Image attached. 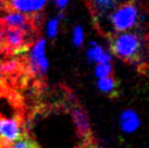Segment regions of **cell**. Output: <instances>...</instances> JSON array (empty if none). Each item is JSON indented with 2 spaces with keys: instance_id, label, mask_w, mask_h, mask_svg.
<instances>
[{
  "instance_id": "1",
  "label": "cell",
  "mask_w": 149,
  "mask_h": 148,
  "mask_svg": "<svg viewBox=\"0 0 149 148\" xmlns=\"http://www.w3.org/2000/svg\"><path fill=\"white\" fill-rule=\"evenodd\" d=\"M146 43V37L137 33H120L110 35V49L116 57L125 62L135 63L141 61L143 45Z\"/></svg>"
},
{
  "instance_id": "2",
  "label": "cell",
  "mask_w": 149,
  "mask_h": 148,
  "mask_svg": "<svg viewBox=\"0 0 149 148\" xmlns=\"http://www.w3.org/2000/svg\"><path fill=\"white\" fill-rule=\"evenodd\" d=\"M139 9L135 1L130 0L116 8L110 15L112 27L118 33H123L138 23Z\"/></svg>"
},
{
  "instance_id": "3",
  "label": "cell",
  "mask_w": 149,
  "mask_h": 148,
  "mask_svg": "<svg viewBox=\"0 0 149 148\" xmlns=\"http://www.w3.org/2000/svg\"><path fill=\"white\" fill-rule=\"evenodd\" d=\"M3 24V23H2ZM4 34V54H13L27 50L33 45L36 35L27 33L21 29L11 27L3 24Z\"/></svg>"
},
{
  "instance_id": "4",
  "label": "cell",
  "mask_w": 149,
  "mask_h": 148,
  "mask_svg": "<svg viewBox=\"0 0 149 148\" xmlns=\"http://www.w3.org/2000/svg\"><path fill=\"white\" fill-rule=\"evenodd\" d=\"M20 121L14 118L0 117V142L3 145L14 143L22 134Z\"/></svg>"
},
{
  "instance_id": "5",
  "label": "cell",
  "mask_w": 149,
  "mask_h": 148,
  "mask_svg": "<svg viewBox=\"0 0 149 148\" xmlns=\"http://www.w3.org/2000/svg\"><path fill=\"white\" fill-rule=\"evenodd\" d=\"M47 0H2L8 12H37L42 10Z\"/></svg>"
},
{
  "instance_id": "6",
  "label": "cell",
  "mask_w": 149,
  "mask_h": 148,
  "mask_svg": "<svg viewBox=\"0 0 149 148\" xmlns=\"http://www.w3.org/2000/svg\"><path fill=\"white\" fill-rule=\"evenodd\" d=\"M87 6L94 17H104L114 10L118 0H86Z\"/></svg>"
},
{
  "instance_id": "7",
  "label": "cell",
  "mask_w": 149,
  "mask_h": 148,
  "mask_svg": "<svg viewBox=\"0 0 149 148\" xmlns=\"http://www.w3.org/2000/svg\"><path fill=\"white\" fill-rule=\"evenodd\" d=\"M139 123H141L139 118L134 111L125 110L122 112L120 117V124L121 128L125 133H132V132L136 131L139 126Z\"/></svg>"
},
{
  "instance_id": "8",
  "label": "cell",
  "mask_w": 149,
  "mask_h": 148,
  "mask_svg": "<svg viewBox=\"0 0 149 148\" xmlns=\"http://www.w3.org/2000/svg\"><path fill=\"white\" fill-rule=\"evenodd\" d=\"M72 117L79 134L82 136H88L91 132V126L86 112L82 109H75L72 113Z\"/></svg>"
},
{
  "instance_id": "9",
  "label": "cell",
  "mask_w": 149,
  "mask_h": 148,
  "mask_svg": "<svg viewBox=\"0 0 149 148\" xmlns=\"http://www.w3.org/2000/svg\"><path fill=\"white\" fill-rule=\"evenodd\" d=\"M91 45V47L88 49V52H87V57L91 61L97 62V63H104V62L111 61V56L107 54L100 46H97L94 41Z\"/></svg>"
},
{
  "instance_id": "10",
  "label": "cell",
  "mask_w": 149,
  "mask_h": 148,
  "mask_svg": "<svg viewBox=\"0 0 149 148\" xmlns=\"http://www.w3.org/2000/svg\"><path fill=\"white\" fill-rule=\"evenodd\" d=\"M97 85H98V88L102 93H104V94H110V95H113V94L116 95V89L119 87V84L116 81V78H113L112 76L99 78Z\"/></svg>"
},
{
  "instance_id": "11",
  "label": "cell",
  "mask_w": 149,
  "mask_h": 148,
  "mask_svg": "<svg viewBox=\"0 0 149 148\" xmlns=\"http://www.w3.org/2000/svg\"><path fill=\"white\" fill-rule=\"evenodd\" d=\"M20 70V62L17 60H6L0 61V74L1 75H13Z\"/></svg>"
},
{
  "instance_id": "12",
  "label": "cell",
  "mask_w": 149,
  "mask_h": 148,
  "mask_svg": "<svg viewBox=\"0 0 149 148\" xmlns=\"http://www.w3.org/2000/svg\"><path fill=\"white\" fill-rule=\"evenodd\" d=\"M45 40L40 39L37 41V44L34 46V49L32 51V54L29 58V62H35L37 61L38 59L45 57Z\"/></svg>"
},
{
  "instance_id": "13",
  "label": "cell",
  "mask_w": 149,
  "mask_h": 148,
  "mask_svg": "<svg viewBox=\"0 0 149 148\" xmlns=\"http://www.w3.org/2000/svg\"><path fill=\"white\" fill-rule=\"evenodd\" d=\"M11 148H40L36 144V142L29 137H26V136H23V137H20L19 140H17L12 145H11Z\"/></svg>"
},
{
  "instance_id": "14",
  "label": "cell",
  "mask_w": 149,
  "mask_h": 148,
  "mask_svg": "<svg viewBox=\"0 0 149 148\" xmlns=\"http://www.w3.org/2000/svg\"><path fill=\"white\" fill-rule=\"evenodd\" d=\"M96 75L97 77L104 78L110 76L112 73V66L110 62H104V63H98V66H96Z\"/></svg>"
},
{
  "instance_id": "15",
  "label": "cell",
  "mask_w": 149,
  "mask_h": 148,
  "mask_svg": "<svg viewBox=\"0 0 149 148\" xmlns=\"http://www.w3.org/2000/svg\"><path fill=\"white\" fill-rule=\"evenodd\" d=\"M84 34H83V29L81 26H76L73 32V41L76 46H81L83 43Z\"/></svg>"
},
{
  "instance_id": "16",
  "label": "cell",
  "mask_w": 149,
  "mask_h": 148,
  "mask_svg": "<svg viewBox=\"0 0 149 148\" xmlns=\"http://www.w3.org/2000/svg\"><path fill=\"white\" fill-rule=\"evenodd\" d=\"M58 25H59V20L58 19H54V20L50 21L49 24H48V36L54 38L57 35L58 32Z\"/></svg>"
},
{
  "instance_id": "17",
  "label": "cell",
  "mask_w": 149,
  "mask_h": 148,
  "mask_svg": "<svg viewBox=\"0 0 149 148\" xmlns=\"http://www.w3.org/2000/svg\"><path fill=\"white\" fill-rule=\"evenodd\" d=\"M68 1L69 0H56V2H57V4H58L60 8H64L65 4L68 3Z\"/></svg>"
}]
</instances>
